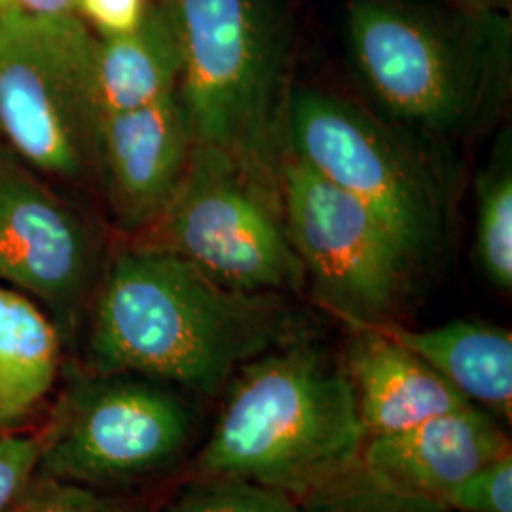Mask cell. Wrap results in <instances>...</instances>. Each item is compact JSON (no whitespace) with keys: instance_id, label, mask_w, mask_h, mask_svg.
Instances as JSON below:
<instances>
[{"instance_id":"603a6c76","label":"cell","mask_w":512,"mask_h":512,"mask_svg":"<svg viewBox=\"0 0 512 512\" xmlns=\"http://www.w3.org/2000/svg\"><path fill=\"white\" fill-rule=\"evenodd\" d=\"M145 0H80L78 12L103 33L124 35L133 31L145 16Z\"/></svg>"},{"instance_id":"ac0fdd59","label":"cell","mask_w":512,"mask_h":512,"mask_svg":"<svg viewBox=\"0 0 512 512\" xmlns=\"http://www.w3.org/2000/svg\"><path fill=\"white\" fill-rule=\"evenodd\" d=\"M294 512H454L442 501L414 494L374 475L359 461L311 494L296 499Z\"/></svg>"},{"instance_id":"d4e9b609","label":"cell","mask_w":512,"mask_h":512,"mask_svg":"<svg viewBox=\"0 0 512 512\" xmlns=\"http://www.w3.org/2000/svg\"><path fill=\"white\" fill-rule=\"evenodd\" d=\"M461 12L473 16H497L509 10L511 0H452Z\"/></svg>"},{"instance_id":"cb8c5ba5","label":"cell","mask_w":512,"mask_h":512,"mask_svg":"<svg viewBox=\"0 0 512 512\" xmlns=\"http://www.w3.org/2000/svg\"><path fill=\"white\" fill-rule=\"evenodd\" d=\"M78 4L80 0H12V8L37 16L80 14Z\"/></svg>"},{"instance_id":"9c48e42d","label":"cell","mask_w":512,"mask_h":512,"mask_svg":"<svg viewBox=\"0 0 512 512\" xmlns=\"http://www.w3.org/2000/svg\"><path fill=\"white\" fill-rule=\"evenodd\" d=\"M160 247L243 293H296L306 272L281 209L220 156L192 148L160 215Z\"/></svg>"},{"instance_id":"5b68a950","label":"cell","mask_w":512,"mask_h":512,"mask_svg":"<svg viewBox=\"0 0 512 512\" xmlns=\"http://www.w3.org/2000/svg\"><path fill=\"white\" fill-rule=\"evenodd\" d=\"M95 52L80 14H0V133L42 175L74 181L93 156Z\"/></svg>"},{"instance_id":"4fadbf2b","label":"cell","mask_w":512,"mask_h":512,"mask_svg":"<svg viewBox=\"0 0 512 512\" xmlns=\"http://www.w3.org/2000/svg\"><path fill=\"white\" fill-rule=\"evenodd\" d=\"M344 370L366 439L404 431L469 406L454 385L420 357L372 327H351Z\"/></svg>"},{"instance_id":"7c38bea8","label":"cell","mask_w":512,"mask_h":512,"mask_svg":"<svg viewBox=\"0 0 512 512\" xmlns=\"http://www.w3.org/2000/svg\"><path fill=\"white\" fill-rule=\"evenodd\" d=\"M511 452L494 416L469 404L404 431L366 439L361 463L414 494L439 499L476 469Z\"/></svg>"},{"instance_id":"8992f818","label":"cell","mask_w":512,"mask_h":512,"mask_svg":"<svg viewBox=\"0 0 512 512\" xmlns=\"http://www.w3.org/2000/svg\"><path fill=\"white\" fill-rule=\"evenodd\" d=\"M194 414L167 384L95 374L67 389L40 435L37 476L103 490L147 480L183 456Z\"/></svg>"},{"instance_id":"7a4b0ae2","label":"cell","mask_w":512,"mask_h":512,"mask_svg":"<svg viewBox=\"0 0 512 512\" xmlns=\"http://www.w3.org/2000/svg\"><path fill=\"white\" fill-rule=\"evenodd\" d=\"M192 463L198 478H232L300 499L361 461L366 433L348 374L300 338L239 366Z\"/></svg>"},{"instance_id":"52a82bcc","label":"cell","mask_w":512,"mask_h":512,"mask_svg":"<svg viewBox=\"0 0 512 512\" xmlns=\"http://www.w3.org/2000/svg\"><path fill=\"white\" fill-rule=\"evenodd\" d=\"M287 154L365 203L412 262L439 245L444 215L429 173L365 110L330 93L291 92Z\"/></svg>"},{"instance_id":"d6986e66","label":"cell","mask_w":512,"mask_h":512,"mask_svg":"<svg viewBox=\"0 0 512 512\" xmlns=\"http://www.w3.org/2000/svg\"><path fill=\"white\" fill-rule=\"evenodd\" d=\"M289 495L232 478L190 476L160 512H294Z\"/></svg>"},{"instance_id":"30bf717a","label":"cell","mask_w":512,"mask_h":512,"mask_svg":"<svg viewBox=\"0 0 512 512\" xmlns=\"http://www.w3.org/2000/svg\"><path fill=\"white\" fill-rule=\"evenodd\" d=\"M95 247L86 224L31 167L0 152V281L71 319L92 285Z\"/></svg>"},{"instance_id":"2e32d148","label":"cell","mask_w":512,"mask_h":512,"mask_svg":"<svg viewBox=\"0 0 512 512\" xmlns=\"http://www.w3.org/2000/svg\"><path fill=\"white\" fill-rule=\"evenodd\" d=\"M61 366L54 321L16 289L0 287V421L12 427L52 391Z\"/></svg>"},{"instance_id":"277c9868","label":"cell","mask_w":512,"mask_h":512,"mask_svg":"<svg viewBox=\"0 0 512 512\" xmlns=\"http://www.w3.org/2000/svg\"><path fill=\"white\" fill-rule=\"evenodd\" d=\"M346 29L366 92L410 131L463 137L505 99L511 74L505 14L444 16L404 0H351Z\"/></svg>"},{"instance_id":"6da1fadb","label":"cell","mask_w":512,"mask_h":512,"mask_svg":"<svg viewBox=\"0 0 512 512\" xmlns=\"http://www.w3.org/2000/svg\"><path fill=\"white\" fill-rule=\"evenodd\" d=\"M298 340L279 294L226 287L160 245L126 247L99 287L95 374H131L217 397L239 366Z\"/></svg>"},{"instance_id":"7402d4cb","label":"cell","mask_w":512,"mask_h":512,"mask_svg":"<svg viewBox=\"0 0 512 512\" xmlns=\"http://www.w3.org/2000/svg\"><path fill=\"white\" fill-rule=\"evenodd\" d=\"M40 435H0V512H8L37 475Z\"/></svg>"},{"instance_id":"ffe728a7","label":"cell","mask_w":512,"mask_h":512,"mask_svg":"<svg viewBox=\"0 0 512 512\" xmlns=\"http://www.w3.org/2000/svg\"><path fill=\"white\" fill-rule=\"evenodd\" d=\"M454 512H512V454L486 463L440 497Z\"/></svg>"},{"instance_id":"ba28073f","label":"cell","mask_w":512,"mask_h":512,"mask_svg":"<svg viewBox=\"0 0 512 512\" xmlns=\"http://www.w3.org/2000/svg\"><path fill=\"white\" fill-rule=\"evenodd\" d=\"M281 215L317 300L349 327L387 323L412 260L365 203L287 154Z\"/></svg>"},{"instance_id":"3957f363","label":"cell","mask_w":512,"mask_h":512,"mask_svg":"<svg viewBox=\"0 0 512 512\" xmlns=\"http://www.w3.org/2000/svg\"><path fill=\"white\" fill-rule=\"evenodd\" d=\"M192 148L220 156L281 209L291 35L277 0H165Z\"/></svg>"},{"instance_id":"484cf974","label":"cell","mask_w":512,"mask_h":512,"mask_svg":"<svg viewBox=\"0 0 512 512\" xmlns=\"http://www.w3.org/2000/svg\"><path fill=\"white\" fill-rule=\"evenodd\" d=\"M10 8H12V0H0V14H4Z\"/></svg>"},{"instance_id":"44dd1931","label":"cell","mask_w":512,"mask_h":512,"mask_svg":"<svg viewBox=\"0 0 512 512\" xmlns=\"http://www.w3.org/2000/svg\"><path fill=\"white\" fill-rule=\"evenodd\" d=\"M8 512H126L120 503L73 482L35 475Z\"/></svg>"},{"instance_id":"4316f807","label":"cell","mask_w":512,"mask_h":512,"mask_svg":"<svg viewBox=\"0 0 512 512\" xmlns=\"http://www.w3.org/2000/svg\"><path fill=\"white\" fill-rule=\"evenodd\" d=\"M6 429H8V427H6V425L0 421V435H4V431H6Z\"/></svg>"},{"instance_id":"5bb4252c","label":"cell","mask_w":512,"mask_h":512,"mask_svg":"<svg viewBox=\"0 0 512 512\" xmlns=\"http://www.w3.org/2000/svg\"><path fill=\"white\" fill-rule=\"evenodd\" d=\"M363 327L380 330L420 357L467 401L512 420L511 330L473 319L423 330L404 329L391 321Z\"/></svg>"},{"instance_id":"e0dca14e","label":"cell","mask_w":512,"mask_h":512,"mask_svg":"<svg viewBox=\"0 0 512 512\" xmlns=\"http://www.w3.org/2000/svg\"><path fill=\"white\" fill-rule=\"evenodd\" d=\"M476 260L499 291L512 289L511 143H501L495 160L476 181Z\"/></svg>"},{"instance_id":"8fae6325","label":"cell","mask_w":512,"mask_h":512,"mask_svg":"<svg viewBox=\"0 0 512 512\" xmlns=\"http://www.w3.org/2000/svg\"><path fill=\"white\" fill-rule=\"evenodd\" d=\"M190 154L192 135L179 90L147 107L97 118L93 158L124 230L135 232L160 219Z\"/></svg>"},{"instance_id":"9a60e30c","label":"cell","mask_w":512,"mask_h":512,"mask_svg":"<svg viewBox=\"0 0 512 512\" xmlns=\"http://www.w3.org/2000/svg\"><path fill=\"white\" fill-rule=\"evenodd\" d=\"M181 71V44L165 0L147 6L133 31L97 40L93 65L97 118L141 109L177 92Z\"/></svg>"}]
</instances>
